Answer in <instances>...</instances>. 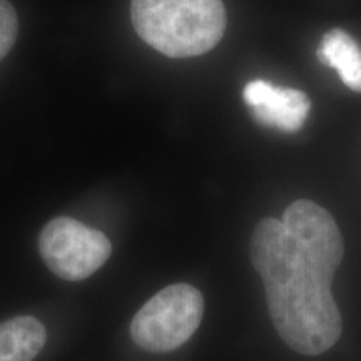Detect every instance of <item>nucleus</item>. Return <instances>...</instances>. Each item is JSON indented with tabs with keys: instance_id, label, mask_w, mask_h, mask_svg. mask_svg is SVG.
Listing matches in <instances>:
<instances>
[{
	"instance_id": "f257e3e1",
	"label": "nucleus",
	"mask_w": 361,
	"mask_h": 361,
	"mask_svg": "<svg viewBox=\"0 0 361 361\" xmlns=\"http://www.w3.org/2000/svg\"><path fill=\"white\" fill-rule=\"evenodd\" d=\"M274 328L301 355H322L338 341L343 323L331 295V283L300 261L283 278L264 284Z\"/></svg>"
},
{
	"instance_id": "f03ea898",
	"label": "nucleus",
	"mask_w": 361,
	"mask_h": 361,
	"mask_svg": "<svg viewBox=\"0 0 361 361\" xmlns=\"http://www.w3.org/2000/svg\"><path fill=\"white\" fill-rule=\"evenodd\" d=\"M130 19L144 42L174 59L206 54L226 30L221 0H133Z\"/></svg>"
},
{
	"instance_id": "7ed1b4c3",
	"label": "nucleus",
	"mask_w": 361,
	"mask_h": 361,
	"mask_svg": "<svg viewBox=\"0 0 361 361\" xmlns=\"http://www.w3.org/2000/svg\"><path fill=\"white\" fill-rule=\"evenodd\" d=\"M204 300L200 290L186 283L171 284L135 313L130 336L142 350L168 353L179 348L200 328Z\"/></svg>"
},
{
	"instance_id": "20e7f679",
	"label": "nucleus",
	"mask_w": 361,
	"mask_h": 361,
	"mask_svg": "<svg viewBox=\"0 0 361 361\" xmlns=\"http://www.w3.org/2000/svg\"><path fill=\"white\" fill-rule=\"evenodd\" d=\"M39 251L56 276L82 281L109 259L112 245L104 233L61 216L45 224L39 238Z\"/></svg>"
},
{
	"instance_id": "39448f33",
	"label": "nucleus",
	"mask_w": 361,
	"mask_h": 361,
	"mask_svg": "<svg viewBox=\"0 0 361 361\" xmlns=\"http://www.w3.org/2000/svg\"><path fill=\"white\" fill-rule=\"evenodd\" d=\"M283 224L295 243L298 261L331 283L345 255L343 236L331 214L313 201L300 200L286 207Z\"/></svg>"
},
{
	"instance_id": "423d86ee",
	"label": "nucleus",
	"mask_w": 361,
	"mask_h": 361,
	"mask_svg": "<svg viewBox=\"0 0 361 361\" xmlns=\"http://www.w3.org/2000/svg\"><path fill=\"white\" fill-rule=\"evenodd\" d=\"M243 99L259 124L281 129L284 133H296L301 129L311 109V102L305 92L276 87L261 79L246 84Z\"/></svg>"
},
{
	"instance_id": "0eeeda50",
	"label": "nucleus",
	"mask_w": 361,
	"mask_h": 361,
	"mask_svg": "<svg viewBox=\"0 0 361 361\" xmlns=\"http://www.w3.org/2000/svg\"><path fill=\"white\" fill-rule=\"evenodd\" d=\"M47 341L44 324L32 316L0 323V361H34Z\"/></svg>"
},
{
	"instance_id": "6e6552de",
	"label": "nucleus",
	"mask_w": 361,
	"mask_h": 361,
	"mask_svg": "<svg viewBox=\"0 0 361 361\" xmlns=\"http://www.w3.org/2000/svg\"><path fill=\"white\" fill-rule=\"evenodd\" d=\"M318 59L338 72L346 87L361 92V47L348 32L328 30L319 44Z\"/></svg>"
},
{
	"instance_id": "1a4fd4ad",
	"label": "nucleus",
	"mask_w": 361,
	"mask_h": 361,
	"mask_svg": "<svg viewBox=\"0 0 361 361\" xmlns=\"http://www.w3.org/2000/svg\"><path fill=\"white\" fill-rule=\"evenodd\" d=\"M17 30H19V20L16 11L7 0H0V61L11 52Z\"/></svg>"
}]
</instances>
